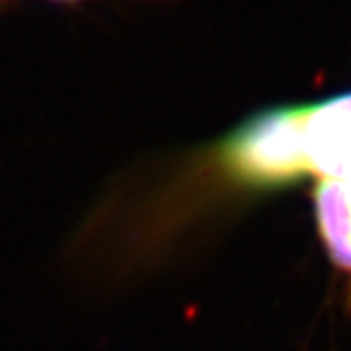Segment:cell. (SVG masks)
Here are the masks:
<instances>
[{
  "label": "cell",
  "mask_w": 351,
  "mask_h": 351,
  "mask_svg": "<svg viewBox=\"0 0 351 351\" xmlns=\"http://www.w3.org/2000/svg\"><path fill=\"white\" fill-rule=\"evenodd\" d=\"M305 106L265 110L247 119L216 150L218 167L235 184L275 186L307 173Z\"/></svg>",
  "instance_id": "1"
},
{
  "label": "cell",
  "mask_w": 351,
  "mask_h": 351,
  "mask_svg": "<svg viewBox=\"0 0 351 351\" xmlns=\"http://www.w3.org/2000/svg\"><path fill=\"white\" fill-rule=\"evenodd\" d=\"M64 3H77V0H64Z\"/></svg>",
  "instance_id": "2"
}]
</instances>
